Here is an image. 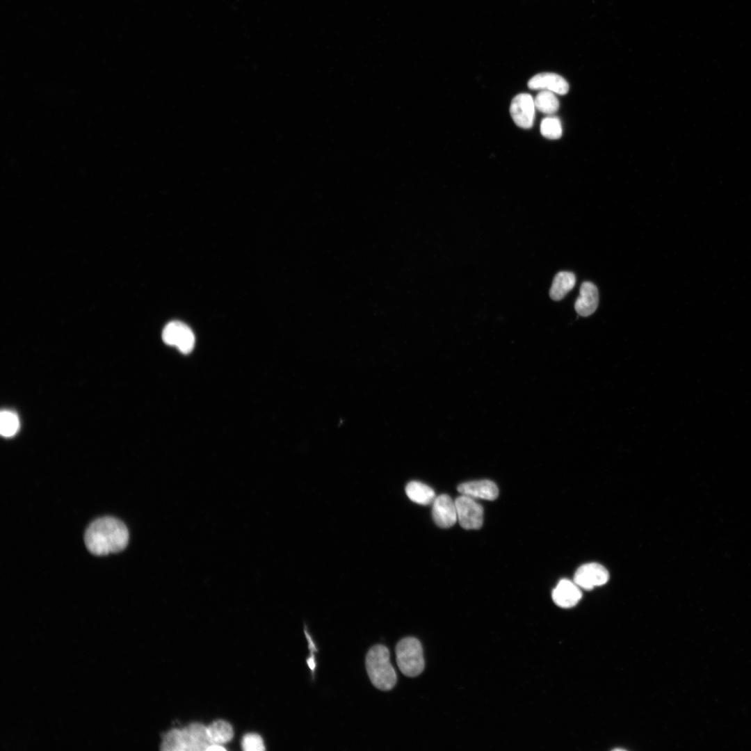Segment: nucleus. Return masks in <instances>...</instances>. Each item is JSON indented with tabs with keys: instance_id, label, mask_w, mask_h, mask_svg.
<instances>
[{
	"instance_id": "3",
	"label": "nucleus",
	"mask_w": 751,
	"mask_h": 751,
	"mask_svg": "<svg viewBox=\"0 0 751 751\" xmlns=\"http://www.w3.org/2000/svg\"><path fill=\"white\" fill-rule=\"evenodd\" d=\"M397 665L403 675L414 677L420 675L424 668L421 644L413 637L401 640L396 646Z\"/></svg>"
},
{
	"instance_id": "20",
	"label": "nucleus",
	"mask_w": 751,
	"mask_h": 751,
	"mask_svg": "<svg viewBox=\"0 0 751 751\" xmlns=\"http://www.w3.org/2000/svg\"><path fill=\"white\" fill-rule=\"evenodd\" d=\"M161 750L165 751H183L181 729H172L163 738Z\"/></svg>"
},
{
	"instance_id": "7",
	"label": "nucleus",
	"mask_w": 751,
	"mask_h": 751,
	"mask_svg": "<svg viewBox=\"0 0 751 751\" xmlns=\"http://www.w3.org/2000/svg\"><path fill=\"white\" fill-rule=\"evenodd\" d=\"M609 579L608 570L601 565L590 563L580 566L574 576V582L580 588L590 590L605 584Z\"/></svg>"
},
{
	"instance_id": "13",
	"label": "nucleus",
	"mask_w": 751,
	"mask_h": 751,
	"mask_svg": "<svg viewBox=\"0 0 751 751\" xmlns=\"http://www.w3.org/2000/svg\"><path fill=\"white\" fill-rule=\"evenodd\" d=\"M581 597L579 587L568 579H561L552 592V599L555 604L563 608H570L576 605Z\"/></svg>"
},
{
	"instance_id": "1",
	"label": "nucleus",
	"mask_w": 751,
	"mask_h": 751,
	"mask_svg": "<svg viewBox=\"0 0 751 751\" xmlns=\"http://www.w3.org/2000/svg\"><path fill=\"white\" fill-rule=\"evenodd\" d=\"M129 532L120 520L104 517L93 521L84 535L88 551L96 556H104L122 551L127 545Z\"/></svg>"
},
{
	"instance_id": "5",
	"label": "nucleus",
	"mask_w": 751,
	"mask_h": 751,
	"mask_svg": "<svg viewBox=\"0 0 751 751\" xmlns=\"http://www.w3.org/2000/svg\"><path fill=\"white\" fill-rule=\"evenodd\" d=\"M163 341L175 346L184 354L189 353L195 345V336L191 328L180 321L168 323L162 332Z\"/></svg>"
},
{
	"instance_id": "10",
	"label": "nucleus",
	"mask_w": 751,
	"mask_h": 751,
	"mask_svg": "<svg viewBox=\"0 0 751 751\" xmlns=\"http://www.w3.org/2000/svg\"><path fill=\"white\" fill-rule=\"evenodd\" d=\"M531 90H548L555 94L565 95L569 83L560 75L553 72H542L533 76L528 82Z\"/></svg>"
},
{
	"instance_id": "11",
	"label": "nucleus",
	"mask_w": 751,
	"mask_h": 751,
	"mask_svg": "<svg viewBox=\"0 0 751 751\" xmlns=\"http://www.w3.org/2000/svg\"><path fill=\"white\" fill-rule=\"evenodd\" d=\"M458 491L462 495L473 499H481L492 501L497 498L499 489L497 485L490 480L474 481L462 483L458 487Z\"/></svg>"
},
{
	"instance_id": "12",
	"label": "nucleus",
	"mask_w": 751,
	"mask_h": 751,
	"mask_svg": "<svg viewBox=\"0 0 751 751\" xmlns=\"http://www.w3.org/2000/svg\"><path fill=\"white\" fill-rule=\"evenodd\" d=\"M599 303V292L597 286L590 282L582 283L579 296L576 300L574 308L581 316H588L593 314Z\"/></svg>"
},
{
	"instance_id": "4",
	"label": "nucleus",
	"mask_w": 751,
	"mask_h": 751,
	"mask_svg": "<svg viewBox=\"0 0 751 751\" xmlns=\"http://www.w3.org/2000/svg\"><path fill=\"white\" fill-rule=\"evenodd\" d=\"M458 521L465 529H478L483 522V508L474 499L461 495L455 501Z\"/></svg>"
},
{
	"instance_id": "16",
	"label": "nucleus",
	"mask_w": 751,
	"mask_h": 751,
	"mask_svg": "<svg viewBox=\"0 0 751 751\" xmlns=\"http://www.w3.org/2000/svg\"><path fill=\"white\" fill-rule=\"evenodd\" d=\"M207 732L211 743H226L232 740L234 731L232 725L227 721L218 720L207 727Z\"/></svg>"
},
{
	"instance_id": "21",
	"label": "nucleus",
	"mask_w": 751,
	"mask_h": 751,
	"mask_svg": "<svg viewBox=\"0 0 751 751\" xmlns=\"http://www.w3.org/2000/svg\"><path fill=\"white\" fill-rule=\"evenodd\" d=\"M241 747L245 751H263L265 750L263 739L256 733H248L243 736Z\"/></svg>"
},
{
	"instance_id": "17",
	"label": "nucleus",
	"mask_w": 751,
	"mask_h": 751,
	"mask_svg": "<svg viewBox=\"0 0 751 751\" xmlns=\"http://www.w3.org/2000/svg\"><path fill=\"white\" fill-rule=\"evenodd\" d=\"M535 108L545 114L551 115L559 108V101L555 93L548 90H541L535 97Z\"/></svg>"
},
{
	"instance_id": "18",
	"label": "nucleus",
	"mask_w": 751,
	"mask_h": 751,
	"mask_svg": "<svg viewBox=\"0 0 751 751\" xmlns=\"http://www.w3.org/2000/svg\"><path fill=\"white\" fill-rule=\"evenodd\" d=\"M19 428V421L17 415L8 410H3L0 415V432L1 435L6 437H10L15 435Z\"/></svg>"
},
{
	"instance_id": "19",
	"label": "nucleus",
	"mask_w": 751,
	"mask_h": 751,
	"mask_svg": "<svg viewBox=\"0 0 751 751\" xmlns=\"http://www.w3.org/2000/svg\"><path fill=\"white\" fill-rule=\"evenodd\" d=\"M540 132L544 137L549 139L560 138L563 129L560 119L555 116H548L544 118L540 124Z\"/></svg>"
},
{
	"instance_id": "22",
	"label": "nucleus",
	"mask_w": 751,
	"mask_h": 751,
	"mask_svg": "<svg viewBox=\"0 0 751 751\" xmlns=\"http://www.w3.org/2000/svg\"><path fill=\"white\" fill-rule=\"evenodd\" d=\"M225 750L222 745L212 743L208 747L207 751H225Z\"/></svg>"
},
{
	"instance_id": "9",
	"label": "nucleus",
	"mask_w": 751,
	"mask_h": 751,
	"mask_svg": "<svg viewBox=\"0 0 751 751\" xmlns=\"http://www.w3.org/2000/svg\"><path fill=\"white\" fill-rule=\"evenodd\" d=\"M432 515L438 526L444 528L452 526L458 520L455 501L445 494L436 496L433 503Z\"/></svg>"
},
{
	"instance_id": "2",
	"label": "nucleus",
	"mask_w": 751,
	"mask_h": 751,
	"mask_svg": "<svg viewBox=\"0 0 751 751\" xmlns=\"http://www.w3.org/2000/svg\"><path fill=\"white\" fill-rule=\"evenodd\" d=\"M366 668L371 683L377 688L389 691L396 685V674L385 646L376 645L369 649L366 656Z\"/></svg>"
},
{
	"instance_id": "15",
	"label": "nucleus",
	"mask_w": 751,
	"mask_h": 751,
	"mask_svg": "<svg viewBox=\"0 0 751 751\" xmlns=\"http://www.w3.org/2000/svg\"><path fill=\"white\" fill-rule=\"evenodd\" d=\"M405 492L411 501L420 505L433 503L436 497L430 487L419 481L410 482L405 487Z\"/></svg>"
},
{
	"instance_id": "8",
	"label": "nucleus",
	"mask_w": 751,
	"mask_h": 751,
	"mask_svg": "<svg viewBox=\"0 0 751 751\" xmlns=\"http://www.w3.org/2000/svg\"><path fill=\"white\" fill-rule=\"evenodd\" d=\"M183 751H206L212 744L208 734L207 727L198 722H193L181 729Z\"/></svg>"
},
{
	"instance_id": "14",
	"label": "nucleus",
	"mask_w": 751,
	"mask_h": 751,
	"mask_svg": "<svg viewBox=\"0 0 751 751\" xmlns=\"http://www.w3.org/2000/svg\"><path fill=\"white\" fill-rule=\"evenodd\" d=\"M576 284L575 275L572 272L558 273L552 282L549 291L550 298L554 300L563 299Z\"/></svg>"
},
{
	"instance_id": "6",
	"label": "nucleus",
	"mask_w": 751,
	"mask_h": 751,
	"mask_svg": "<svg viewBox=\"0 0 751 751\" xmlns=\"http://www.w3.org/2000/svg\"><path fill=\"white\" fill-rule=\"evenodd\" d=\"M535 109L533 97L528 93H520L512 99L510 113L518 127L529 129L533 125Z\"/></svg>"
}]
</instances>
